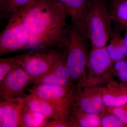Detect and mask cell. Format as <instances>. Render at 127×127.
I'll return each mask as SVG.
<instances>
[{"mask_svg": "<svg viewBox=\"0 0 127 127\" xmlns=\"http://www.w3.org/2000/svg\"><path fill=\"white\" fill-rule=\"evenodd\" d=\"M35 77L18 66L9 72L0 83V99L24 98L25 91Z\"/></svg>", "mask_w": 127, "mask_h": 127, "instance_id": "obj_7", "label": "cell"}, {"mask_svg": "<svg viewBox=\"0 0 127 127\" xmlns=\"http://www.w3.org/2000/svg\"><path fill=\"white\" fill-rule=\"evenodd\" d=\"M113 62L109 56L107 46L93 48L88 60L91 70L96 75H101L112 65Z\"/></svg>", "mask_w": 127, "mask_h": 127, "instance_id": "obj_13", "label": "cell"}, {"mask_svg": "<svg viewBox=\"0 0 127 127\" xmlns=\"http://www.w3.org/2000/svg\"><path fill=\"white\" fill-rule=\"evenodd\" d=\"M25 98L0 101V127H20V117Z\"/></svg>", "mask_w": 127, "mask_h": 127, "instance_id": "obj_11", "label": "cell"}, {"mask_svg": "<svg viewBox=\"0 0 127 127\" xmlns=\"http://www.w3.org/2000/svg\"><path fill=\"white\" fill-rule=\"evenodd\" d=\"M34 47L19 10L13 14L0 35V56Z\"/></svg>", "mask_w": 127, "mask_h": 127, "instance_id": "obj_4", "label": "cell"}, {"mask_svg": "<svg viewBox=\"0 0 127 127\" xmlns=\"http://www.w3.org/2000/svg\"><path fill=\"white\" fill-rule=\"evenodd\" d=\"M109 10L113 20L127 30V0H113Z\"/></svg>", "mask_w": 127, "mask_h": 127, "instance_id": "obj_16", "label": "cell"}, {"mask_svg": "<svg viewBox=\"0 0 127 127\" xmlns=\"http://www.w3.org/2000/svg\"><path fill=\"white\" fill-rule=\"evenodd\" d=\"M66 56L65 48L62 55L47 71L35 77L32 83L33 84H47L74 88L66 65Z\"/></svg>", "mask_w": 127, "mask_h": 127, "instance_id": "obj_8", "label": "cell"}, {"mask_svg": "<svg viewBox=\"0 0 127 127\" xmlns=\"http://www.w3.org/2000/svg\"><path fill=\"white\" fill-rule=\"evenodd\" d=\"M111 36V40L115 43L122 54L127 58V48L124 43L123 38L118 33H113Z\"/></svg>", "mask_w": 127, "mask_h": 127, "instance_id": "obj_23", "label": "cell"}, {"mask_svg": "<svg viewBox=\"0 0 127 127\" xmlns=\"http://www.w3.org/2000/svg\"><path fill=\"white\" fill-rule=\"evenodd\" d=\"M1 0H0V1H1Z\"/></svg>", "mask_w": 127, "mask_h": 127, "instance_id": "obj_27", "label": "cell"}, {"mask_svg": "<svg viewBox=\"0 0 127 127\" xmlns=\"http://www.w3.org/2000/svg\"><path fill=\"white\" fill-rule=\"evenodd\" d=\"M73 107L84 112L96 114L102 109L103 103L102 95L99 93H93L86 95L85 93L78 92L75 93Z\"/></svg>", "mask_w": 127, "mask_h": 127, "instance_id": "obj_12", "label": "cell"}, {"mask_svg": "<svg viewBox=\"0 0 127 127\" xmlns=\"http://www.w3.org/2000/svg\"><path fill=\"white\" fill-rule=\"evenodd\" d=\"M65 48H48L25 53L22 54L21 67L30 76H39L51 67L63 54Z\"/></svg>", "mask_w": 127, "mask_h": 127, "instance_id": "obj_5", "label": "cell"}, {"mask_svg": "<svg viewBox=\"0 0 127 127\" xmlns=\"http://www.w3.org/2000/svg\"><path fill=\"white\" fill-rule=\"evenodd\" d=\"M29 95L59 106L72 109L74 88L47 84L34 85L28 90Z\"/></svg>", "mask_w": 127, "mask_h": 127, "instance_id": "obj_6", "label": "cell"}, {"mask_svg": "<svg viewBox=\"0 0 127 127\" xmlns=\"http://www.w3.org/2000/svg\"><path fill=\"white\" fill-rule=\"evenodd\" d=\"M62 6L70 17L74 27L85 37L88 38L87 17L88 0H54Z\"/></svg>", "mask_w": 127, "mask_h": 127, "instance_id": "obj_9", "label": "cell"}, {"mask_svg": "<svg viewBox=\"0 0 127 127\" xmlns=\"http://www.w3.org/2000/svg\"><path fill=\"white\" fill-rule=\"evenodd\" d=\"M113 20L104 0H88V38L93 48L106 46L111 35Z\"/></svg>", "mask_w": 127, "mask_h": 127, "instance_id": "obj_2", "label": "cell"}, {"mask_svg": "<svg viewBox=\"0 0 127 127\" xmlns=\"http://www.w3.org/2000/svg\"><path fill=\"white\" fill-rule=\"evenodd\" d=\"M107 48L109 56L113 62H116L127 59L120 52L115 43L111 39L109 45L107 46Z\"/></svg>", "mask_w": 127, "mask_h": 127, "instance_id": "obj_20", "label": "cell"}, {"mask_svg": "<svg viewBox=\"0 0 127 127\" xmlns=\"http://www.w3.org/2000/svg\"><path fill=\"white\" fill-rule=\"evenodd\" d=\"M48 119L41 113L30 109L25 102L21 111L20 127H43Z\"/></svg>", "mask_w": 127, "mask_h": 127, "instance_id": "obj_14", "label": "cell"}, {"mask_svg": "<svg viewBox=\"0 0 127 127\" xmlns=\"http://www.w3.org/2000/svg\"><path fill=\"white\" fill-rule=\"evenodd\" d=\"M112 113L117 116L124 123L127 125V103L123 106L112 107Z\"/></svg>", "mask_w": 127, "mask_h": 127, "instance_id": "obj_22", "label": "cell"}, {"mask_svg": "<svg viewBox=\"0 0 127 127\" xmlns=\"http://www.w3.org/2000/svg\"><path fill=\"white\" fill-rule=\"evenodd\" d=\"M22 54L11 57L0 59V83L14 68L21 65Z\"/></svg>", "mask_w": 127, "mask_h": 127, "instance_id": "obj_18", "label": "cell"}, {"mask_svg": "<svg viewBox=\"0 0 127 127\" xmlns=\"http://www.w3.org/2000/svg\"><path fill=\"white\" fill-rule=\"evenodd\" d=\"M65 34L67 39L65 47L66 65L73 82L76 83L77 87H79L88 60L86 39L74 27H67Z\"/></svg>", "mask_w": 127, "mask_h": 127, "instance_id": "obj_3", "label": "cell"}, {"mask_svg": "<svg viewBox=\"0 0 127 127\" xmlns=\"http://www.w3.org/2000/svg\"><path fill=\"white\" fill-rule=\"evenodd\" d=\"M72 124L70 120L65 119H51L48 120L44 127H72Z\"/></svg>", "mask_w": 127, "mask_h": 127, "instance_id": "obj_21", "label": "cell"}, {"mask_svg": "<svg viewBox=\"0 0 127 127\" xmlns=\"http://www.w3.org/2000/svg\"><path fill=\"white\" fill-rule=\"evenodd\" d=\"M32 0H1L0 1V16L9 20L13 14Z\"/></svg>", "mask_w": 127, "mask_h": 127, "instance_id": "obj_17", "label": "cell"}, {"mask_svg": "<svg viewBox=\"0 0 127 127\" xmlns=\"http://www.w3.org/2000/svg\"><path fill=\"white\" fill-rule=\"evenodd\" d=\"M123 39L124 45L127 48V30L125 32V36H124V38H123Z\"/></svg>", "mask_w": 127, "mask_h": 127, "instance_id": "obj_26", "label": "cell"}, {"mask_svg": "<svg viewBox=\"0 0 127 127\" xmlns=\"http://www.w3.org/2000/svg\"><path fill=\"white\" fill-rule=\"evenodd\" d=\"M18 10L34 50L65 48L67 15L61 4L54 0H32Z\"/></svg>", "mask_w": 127, "mask_h": 127, "instance_id": "obj_1", "label": "cell"}, {"mask_svg": "<svg viewBox=\"0 0 127 127\" xmlns=\"http://www.w3.org/2000/svg\"><path fill=\"white\" fill-rule=\"evenodd\" d=\"M101 127H127V125L114 114L104 116L101 119Z\"/></svg>", "mask_w": 127, "mask_h": 127, "instance_id": "obj_19", "label": "cell"}, {"mask_svg": "<svg viewBox=\"0 0 127 127\" xmlns=\"http://www.w3.org/2000/svg\"><path fill=\"white\" fill-rule=\"evenodd\" d=\"M25 103L30 108L51 119L69 120L72 109L65 108L32 95H26Z\"/></svg>", "mask_w": 127, "mask_h": 127, "instance_id": "obj_10", "label": "cell"}, {"mask_svg": "<svg viewBox=\"0 0 127 127\" xmlns=\"http://www.w3.org/2000/svg\"><path fill=\"white\" fill-rule=\"evenodd\" d=\"M103 104L111 107L122 106L127 103V86L123 84L116 88V91H107L103 93Z\"/></svg>", "mask_w": 127, "mask_h": 127, "instance_id": "obj_15", "label": "cell"}, {"mask_svg": "<svg viewBox=\"0 0 127 127\" xmlns=\"http://www.w3.org/2000/svg\"><path fill=\"white\" fill-rule=\"evenodd\" d=\"M117 72L119 79L124 82L127 83V68Z\"/></svg>", "mask_w": 127, "mask_h": 127, "instance_id": "obj_25", "label": "cell"}, {"mask_svg": "<svg viewBox=\"0 0 127 127\" xmlns=\"http://www.w3.org/2000/svg\"><path fill=\"white\" fill-rule=\"evenodd\" d=\"M114 68L117 71H118L127 68V58L115 62Z\"/></svg>", "mask_w": 127, "mask_h": 127, "instance_id": "obj_24", "label": "cell"}]
</instances>
